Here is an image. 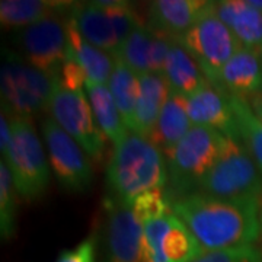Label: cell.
<instances>
[{
    "label": "cell",
    "instance_id": "cell-1",
    "mask_svg": "<svg viewBox=\"0 0 262 262\" xmlns=\"http://www.w3.org/2000/svg\"><path fill=\"white\" fill-rule=\"evenodd\" d=\"M172 214L192 232L203 251L252 245L261 232L258 198L223 200L194 192L172 201Z\"/></svg>",
    "mask_w": 262,
    "mask_h": 262
},
{
    "label": "cell",
    "instance_id": "cell-2",
    "mask_svg": "<svg viewBox=\"0 0 262 262\" xmlns=\"http://www.w3.org/2000/svg\"><path fill=\"white\" fill-rule=\"evenodd\" d=\"M168 181L165 155L149 139L130 131L114 147L106 168L110 198L130 203L146 191L163 188Z\"/></svg>",
    "mask_w": 262,
    "mask_h": 262
},
{
    "label": "cell",
    "instance_id": "cell-3",
    "mask_svg": "<svg viewBox=\"0 0 262 262\" xmlns=\"http://www.w3.org/2000/svg\"><path fill=\"white\" fill-rule=\"evenodd\" d=\"M58 83V76L32 67L15 51H3L0 69L2 111L9 117L32 120L50 110Z\"/></svg>",
    "mask_w": 262,
    "mask_h": 262
},
{
    "label": "cell",
    "instance_id": "cell-4",
    "mask_svg": "<svg viewBox=\"0 0 262 262\" xmlns=\"http://www.w3.org/2000/svg\"><path fill=\"white\" fill-rule=\"evenodd\" d=\"M226 139L219 131L198 125H192L182 137L168 156L169 187L175 200L198 192L203 179L219 159Z\"/></svg>",
    "mask_w": 262,
    "mask_h": 262
},
{
    "label": "cell",
    "instance_id": "cell-5",
    "mask_svg": "<svg viewBox=\"0 0 262 262\" xmlns=\"http://www.w3.org/2000/svg\"><path fill=\"white\" fill-rule=\"evenodd\" d=\"M9 118L12 140L2 160L9 168L19 195L34 201L47 192L51 181L47 156L32 120Z\"/></svg>",
    "mask_w": 262,
    "mask_h": 262
},
{
    "label": "cell",
    "instance_id": "cell-6",
    "mask_svg": "<svg viewBox=\"0 0 262 262\" xmlns=\"http://www.w3.org/2000/svg\"><path fill=\"white\" fill-rule=\"evenodd\" d=\"M198 192L223 200L259 198L261 172L242 141L226 139L219 159L203 179Z\"/></svg>",
    "mask_w": 262,
    "mask_h": 262
},
{
    "label": "cell",
    "instance_id": "cell-7",
    "mask_svg": "<svg viewBox=\"0 0 262 262\" xmlns=\"http://www.w3.org/2000/svg\"><path fill=\"white\" fill-rule=\"evenodd\" d=\"M214 2L184 35L177 39L203 69L204 75L214 83L220 70L232 57L242 50V44L233 32L217 18L213 9Z\"/></svg>",
    "mask_w": 262,
    "mask_h": 262
},
{
    "label": "cell",
    "instance_id": "cell-8",
    "mask_svg": "<svg viewBox=\"0 0 262 262\" xmlns=\"http://www.w3.org/2000/svg\"><path fill=\"white\" fill-rule=\"evenodd\" d=\"M67 20L69 13H58L19 29L13 38L19 56L38 70L60 77L69 53Z\"/></svg>",
    "mask_w": 262,
    "mask_h": 262
},
{
    "label": "cell",
    "instance_id": "cell-9",
    "mask_svg": "<svg viewBox=\"0 0 262 262\" xmlns=\"http://www.w3.org/2000/svg\"><path fill=\"white\" fill-rule=\"evenodd\" d=\"M51 118L80 144L89 159L101 162L105 155V137L95 121L91 103L83 91H70L58 83L50 103Z\"/></svg>",
    "mask_w": 262,
    "mask_h": 262
},
{
    "label": "cell",
    "instance_id": "cell-10",
    "mask_svg": "<svg viewBox=\"0 0 262 262\" xmlns=\"http://www.w3.org/2000/svg\"><path fill=\"white\" fill-rule=\"evenodd\" d=\"M48 160L58 185L67 192H86L94 181L89 156L80 144L66 133L51 117L42 121Z\"/></svg>",
    "mask_w": 262,
    "mask_h": 262
},
{
    "label": "cell",
    "instance_id": "cell-11",
    "mask_svg": "<svg viewBox=\"0 0 262 262\" xmlns=\"http://www.w3.org/2000/svg\"><path fill=\"white\" fill-rule=\"evenodd\" d=\"M108 261L143 262V225L130 203L108 198Z\"/></svg>",
    "mask_w": 262,
    "mask_h": 262
},
{
    "label": "cell",
    "instance_id": "cell-12",
    "mask_svg": "<svg viewBox=\"0 0 262 262\" xmlns=\"http://www.w3.org/2000/svg\"><path fill=\"white\" fill-rule=\"evenodd\" d=\"M188 115L194 125L208 127L227 139L242 141L227 95L213 83H207L188 98Z\"/></svg>",
    "mask_w": 262,
    "mask_h": 262
},
{
    "label": "cell",
    "instance_id": "cell-13",
    "mask_svg": "<svg viewBox=\"0 0 262 262\" xmlns=\"http://www.w3.org/2000/svg\"><path fill=\"white\" fill-rule=\"evenodd\" d=\"M213 84L225 94L246 101L259 95L262 92V56L249 48L239 50L223 66Z\"/></svg>",
    "mask_w": 262,
    "mask_h": 262
},
{
    "label": "cell",
    "instance_id": "cell-14",
    "mask_svg": "<svg viewBox=\"0 0 262 262\" xmlns=\"http://www.w3.org/2000/svg\"><path fill=\"white\" fill-rule=\"evenodd\" d=\"M204 0H158L149 6L147 24L151 28L178 39L210 8Z\"/></svg>",
    "mask_w": 262,
    "mask_h": 262
},
{
    "label": "cell",
    "instance_id": "cell-15",
    "mask_svg": "<svg viewBox=\"0 0 262 262\" xmlns=\"http://www.w3.org/2000/svg\"><path fill=\"white\" fill-rule=\"evenodd\" d=\"M217 18L233 32L244 48L262 53V13L249 0H222L213 5Z\"/></svg>",
    "mask_w": 262,
    "mask_h": 262
},
{
    "label": "cell",
    "instance_id": "cell-16",
    "mask_svg": "<svg viewBox=\"0 0 262 262\" xmlns=\"http://www.w3.org/2000/svg\"><path fill=\"white\" fill-rule=\"evenodd\" d=\"M79 29L80 35L95 47L115 56L120 50L117 32L108 13L96 2L75 3L69 13Z\"/></svg>",
    "mask_w": 262,
    "mask_h": 262
},
{
    "label": "cell",
    "instance_id": "cell-17",
    "mask_svg": "<svg viewBox=\"0 0 262 262\" xmlns=\"http://www.w3.org/2000/svg\"><path fill=\"white\" fill-rule=\"evenodd\" d=\"M191 124L188 115V98L172 91L149 140L168 158L182 137L192 128Z\"/></svg>",
    "mask_w": 262,
    "mask_h": 262
},
{
    "label": "cell",
    "instance_id": "cell-18",
    "mask_svg": "<svg viewBox=\"0 0 262 262\" xmlns=\"http://www.w3.org/2000/svg\"><path fill=\"white\" fill-rule=\"evenodd\" d=\"M140 98L136 111V131L149 139L172 92L163 73L140 75Z\"/></svg>",
    "mask_w": 262,
    "mask_h": 262
},
{
    "label": "cell",
    "instance_id": "cell-19",
    "mask_svg": "<svg viewBox=\"0 0 262 262\" xmlns=\"http://www.w3.org/2000/svg\"><path fill=\"white\" fill-rule=\"evenodd\" d=\"M67 35H69L67 54L73 57L77 64L83 69L86 80L101 84L108 83L115 67V57L88 42L80 35L76 24L70 18L67 20Z\"/></svg>",
    "mask_w": 262,
    "mask_h": 262
},
{
    "label": "cell",
    "instance_id": "cell-20",
    "mask_svg": "<svg viewBox=\"0 0 262 262\" xmlns=\"http://www.w3.org/2000/svg\"><path fill=\"white\" fill-rule=\"evenodd\" d=\"M75 3L51 0H2L0 24L3 28H25L58 13H70Z\"/></svg>",
    "mask_w": 262,
    "mask_h": 262
},
{
    "label": "cell",
    "instance_id": "cell-21",
    "mask_svg": "<svg viewBox=\"0 0 262 262\" xmlns=\"http://www.w3.org/2000/svg\"><path fill=\"white\" fill-rule=\"evenodd\" d=\"M84 92L91 103L95 121L98 124L99 130L102 131L103 137L113 141L114 147L118 146L128 134V128L122 121L121 114L115 105L110 88L106 84L94 83L86 80Z\"/></svg>",
    "mask_w": 262,
    "mask_h": 262
},
{
    "label": "cell",
    "instance_id": "cell-22",
    "mask_svg": "<svg viewBox=\"0 0 262 262\" xmlns=\"http://www.w3.org/2000/svg\"><path fill=\"white\" fill-rule=\"evenodd\" d=\"M162 73L166 77L172 91L187 98L210 83L195 58L178 44V41L170 50Z\"/></svg>",
    "mask_w": 262,
    "mask_h": 262
},
{
    "label": "cell",
    "instance_id": "cell-23",
    "mask_svg": "<svg viewBox=\"0 0 262 262\" xmlns=\"http://www.w3.org/2000/svg\"><path fill=\"white\" fill-rule=\"evenodd\" d=\"M110 92L121 114L122 121L130 131H136V111L140 98V77L120 58H115L111 79L108 82Z\"/></svg>",
    "mask_w": 262,
    "mask_h": 262
},
{
    "label": "cell",
    "instance_id": "cell-24",
    "mask_svg": "<svg viewBox=\"0 0 262 262\" xmlns=\"http://www.w3.org/2000/svg\"><path fill=\"white\" fill-rule=\"evenodd\" d=\"M227 99L239 127L241 140L262 175V122L255 115L246 99L233 95H227Z\"/></svg>",
    "mask_w": 262,
    "mask_h": 262
},
{
    "label": "cell",
    "instance_id": "cell-25",
    "mask_svg": "<svg viewBox=\"0 0 262 262\" xmlns=\"http://www.w3.org/2000/svg\"><path fill=\"white\" fill-rule=\"evenodd\" d=\"M162 252L168 262H191L204 252L192 232L175 214L162 241Z\"/></svg>",
    "mask_w": 262,
    "mask_h": 262
},
{
    "label": "cell",
    "instance_id": "cell-26",
    "mask_svg": "<svg viewBox=\"0 0 262 262\" xmlns=\"http://www.w3.org/2000/svg\"><path fill=\"white\" fill-rule=\"evenodd\" d=\"M151 47H153V29L147 25H141L133 31L127 41L122 44L115 58L122 60L131 70L137 75L151 73L150 58H151Z\"/></svg>",
    "mask_w": 262,
    "mask_h": 262
},
{
    "label": "cell",
    "instance_id": "cell-27",
    "mask_svg": "<svg viewBox=\"0 0 262 262\" xmlns=\"http://www.w3.org/2000/svg\"><path fill=\"white\" fill-rule=\"evenodd\" d=\"M18 191L5 160L0 162V233L3 239H10L16 233Z\"/></svg>",
    "mask_w": 262,
    "mask_h": 262
},
{
    "label": "cell",
    "instance_id": "cell-28",
    "mask_svg": "<svg viewBox=\"0 0 262 262\" xmlns=\"http://www.w3.org/2000/svg\"><path fill=\"white\" fill-rule=\"evenodd\" d=\"M98 6H101L108 16L113 20L114 29L117 32V38L120 42V47L127 41V38L133 34L134 29H137L141 25H144L147 20L141 18L137 13L136 8L122 0H98Z\"/></svg>",
    "mask_w": 262,
    "mask_h": 262
},
{
    "label": "cell",
    "instance_id": "cell-29",
    "mask_svg": "<svg viewBox=\"0 0 262 262\" xmlns=\"http://www.w3.org/2000/svg\"><path fill=\"white\" fill-rule=\"evenodd\" d=\"M130 206L141 225L166 217L172 210V203L169 200L168 192H163L162 188L150 189L133 198Z\"/></svg>",
    "mask_w": 262,
    "mask_h": 262
},
{
    "label": "cell",
    "instance_id": "cell-30",
    "mask_svg": "<svg viewBox=\"0 0 262 262\" xmlns=\"http://www.w3.org/2000/svg\"><path fill=\"white\" fill-rule=\"evenodd\" d=\"M191 262H262V253L252 245H245L220 251H204Z\"/></svg>",
    "mask_w": 262,
    "mask_h": 262
},
{
    "label": "cell",
    "instance_id": "cell-31",
    "mask_svg": "<svg viewBox=\"0 0 262 262\" xmlns=\"http://www.w3.org/2000/svg\"><path fill=\"white\" fill-rule=\"evenodd\" d=\"M96 261V239L95 236L84 237L73 249H64L57 256L56 262H95Z\"/></svg>",
    "mask_w": 262,
    "mask_h": 262
},
{
    "label": "cell",
    "instance_id": "cell-32",
    "mask_svg": "<svg viewBox=\"0 0 262 262\" xmlns=\"http://www.w3.org/2000/svg\"><path fill=\"white\" fill-rule=\"evenodd\" d=\"M84 83H86V76H84L83 69L77 64V61L73 57L67 54V58L60 73V84L70 91H83Z\"/></svg>",
    "mask_w": 262,
    "mask_h": 262
},
{
    "label": "cell",
    "instance_id": "cell-33",
    "mask_svg": "<svg viewBox=\"0 0 262 262\" xmlns=\"http://www.w3.org/2000/svg\"><path fill=\"white\" fill-rule=\"evenodd\" d=\"M0 150H2V156L6 153V150L9 147L10 140H12V128H10V118L5 111H2L0 117Z\"/></svg>",
    "mask_w": 262,
    "mask_h": 262
},
{
    "label": "cell",
    "instance_id": "cell-34",
    "mask_svg": "<svg viewBox=\"0 0 262 262\" xmlns=\"http://www.w3.org/2000/svg\"><path fill=\"white\" fill-rule=\"evenodd\" d=\"M251 108H252V111L255 113V115L259 118V121L262 122V94L256 95V96H253L251 98Z\"/></svg>",
    "mask_w": 262,
    "mask_h": 262
},
{
    "label": "cell",
    "instance_id": "cell-35",
    "mask_svg": "<svg viewBox=\"0 0 262 262\" xmlns=\"http://www.w3.org/2000/svg\"><path fill=\"white\" fill-rule=\"evenodd\" d=\"M249 3L252 5L255 9H258L262 13V0H249Z\"/></svg>",
    "mask_w": 262,
    "mask_h": 262
},
{
    "label": "cell",
    "instance_id": "cell-36",
    "mask_svg": "<svg viewBox=\"0 0 262 262\" xmlns=\"http://www.w3.org/2000/svg\"><path fill=\"white\" fill-rule=\"evenodd\" d=\"M259 227H261V234H262V206H261V214H259Z\"/></svg>",
    "mask_w": 262,
    "mask_h": 262
},
{
    "label": "cell",
    "instance_id": "cell-37",
    "mask_svg": "<svg viewBox=\"0 0 262 262\" xmlns=\"http://www.w3.org/2000/svg\"><path fill=\"white\" fill-rule=\"evenodd\" d=\"M261 56H262V53H261Z\"/></svg>",
    "mask_w": 262,
    "mask_h": 262
}]
</instances>
